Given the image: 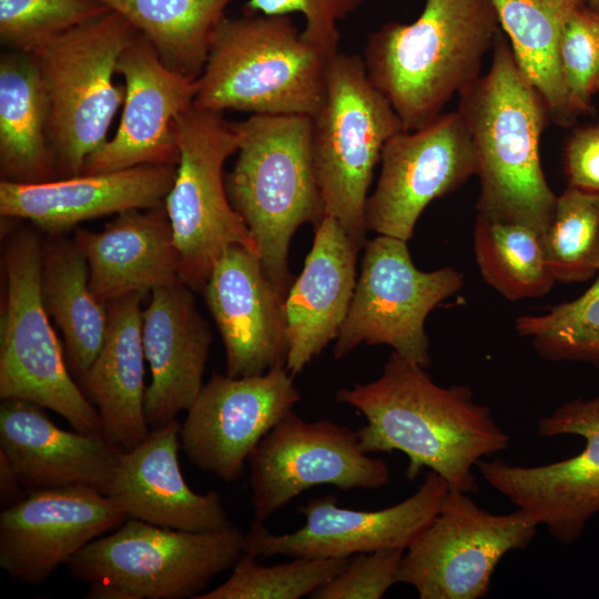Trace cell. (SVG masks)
I'll return each instance as SVG.
<instances>
[{
  "label": "cell",
  "instance_id": "6da1fadb",
  "mask_svg": "<svg viewBox=\"0 0 599 599\" xmlns=\"http://www.w3.org/2000/svg\"><path fill=\"white\" fill-rule=\"evenodd\" d=\"M426 369L393 352L377 379L339 389L336 402L366 418L357 430L364 453L400 451L407 479L426 467L449 490L477 491V463L506 450L510 438L469 386L443 387Z\"/></svg>",
  "mask_w": 599,
  "mask_h": 599
},
{
  "label": "cell",
  "instance_id": "7a4b0ae2",
  "mask_svg": "<svg viewBox=\"0 0 599 599\" xmlns=\"http://www.w3.org/2000/svg\"><path fill=\"white\" fill-rule=\"evenodd\" d=\"M491 58L488 72L459 93L457 109L475 152L477 214L541 234L557 202L540 161V139L550 113L502 32Z\"/></svg>",
  "mask_w": 599,
  "mask_h": 599
},
{
  "label": "cell",
  "instance_id": "3957f363",
  "mask_svg": "<svg viewBox=\"0 0 599 599\" xmlns=\"http://www.w3.org/2000/svg\"><path fill=\"white\" fill-rule=\"evenodd\" d=\"M500 32L491 0H426L412 23L392 21L372 32L363 60L404 129L413 131L480 77Z\"/></svg>",
  "mask_w": 599,
  "mask_h": 599
},
{
  "label": "cell",
  "instance_id": "277c9868",
  "mask_svg": "<svg viewBox=\"0 0 599 599\" xmlns=\"http://www.w3.org/2000/svg\"><path fill=\"white\" fill-rule=\"evenodd\" d=\"M237 159L225 176L229 199L248 227L262 265L282 294L293 283L295 231L325 216L312 153V116L252 114L236 122Z\"/></svg>",
  "mask_w": 599,
  "mask_h": 599
},
{
  "label": "cell",
  "instance_id": "5b68a950",
  "mask_svg": "<svg viewBox=\"0 0 599 599\" xmlns=\"http://www.w3.org/2000/svg\"><path fill=\"white\" fill-rule=\"evenodd\" d=\"M329 59L304 40L290 16L225 17L197 79L194 105L313 116L324 98Z\"/></svg>",
  "mask_w": 599,
  "mask_h": 599
},
{
  "label": "cell",
  "instance_id": "8992f818",
  "mask_svg": "<svg viewBox=\"0 0 599 599\" xmlns=\"http://www.w3.org/2000/svg\"><path fill=\"white\" fill-rule=\"evenodd\" d=\"M244 540L235 525L195 532L126 518L65 567L89 585L90 599H195L214 577L233 568Z\"/></svg>",
  "mask_w": 599,
  "mask_h": 599
},
{
  "label": "cell",
  "instance_id": "52a82bcc",
  "mask_svg": "<svg viewBox=\"0 0 599 599\" xmlns=\"http://www.w3.org/2000/svg\"><path fill=\"white\" fill-rule=\"evenodd\" d=\"M138 33L109 10L32 53L47 92L48 139L58 179L80 175L88 156L108 141L125 98V85H116L113 74Z\"/></svg>",
  "mask_w": 599,
  "mask_h": 599
},
{
  "label": "cell",
  "instance_id": "ba28073f",
  "mask_svg": "<svg viewBox=\"0 0 599 599\" xmlns=\"http://www.w3.org/2000/svg\"><path fill=\"white\" fill-rule=\"evenodd\" d=\"M312 153L325 215L365 245V207L387 141L405 130L367 75L364 60L337 52L327 65L322 104L312 116Z\"/></svg>",
  "mask_w": 599,
  "mask_h": 599
},
{
  "label": "cell",
  "instance_id": "9c48e42d",
  "mask_svg": "<svg viewBox=\"0 0 599 599\" xmlns=\"http://www.w3.org/2000/svg\"><path fill=\"white\" fill-rule=\"evenodd\" d=\"M42 253L40 240L29 229L16 231L6 242L0 397L51 409L74 430L102 434L100 415L70 375L49 322L41 293Z\"/></svg>",
  "mask_w": 599,
  "mask_h": 599
},
{
  "label": "cell",
  "instance_id": "30bf717a",
  "mask_svg": "<svg viewBox=\"0 0 599 599\" xmlns=\"http://www.w3.org/2000/svg\"><path fill=\"white\" fill-rule=\"evenodd\" d=\"M180 159L164 200L177 253L179 278L202 292L223 253L243 245L257 254L256 243L226 191L223 165L237 152L235 122L195 105L175 121Z\"/></svg>",
  "mask_w": 599,
  "mask_h": 599
},
{
  "label": "cell",
  "instance_id": "8fae6325",
  "mask_svg": "<svg viewBox=\"0 0 599 599\" xmlns=\"http://www.w3.org/2000/svg\"><path fill=\"white\" fill-rule=\"evenodd\" d=\"M464 274L450 266L418 270L407 241L378 235L366 241L362 268L334 357H345L361 344L388 345L407 361L432 364L425 331L428 314L461 290Z\"/></svg>",
  "mask_w": 599,
  "mask_h": 599
},
{
  "label": "cell",
  "instance_id": "7c38bea8",
  "mask_svg": "<svg viewBox=\"0 0 599 599\" xmlns=\"http://www.w3.org/2000/svg\"><path fill=\"white\" fill-rule=\"evenodd\" d=\"M538 524L524 510L493 514L466 493L448 490L433 520L406 548L398 582L420 599H480L499 561L525 550Z\"/></svg>",
  "mask_w": 599,
  "mask_h": 599
},
{
  "label": "cell",
  "instance_id": "4fadbf2b",
  "mask_svg": "<svg viewBox=\"0 0 599 599\" xmlns=\"http://www.w3.org/2000/svg\"><path fill=\"white\" fill-rule=\"evenodd\" d=\"M537 434L577 435L585 439V448L541 466L484 458L476 467L495 490L545 526L557 541L570 545L599 514V395L564 403L539 419Z\"/></svg>",
  "mask_w": 599,
  "mask_h": 599
},
{
  "label": "cell",
  "instance_id": "5bb4252c",
  "mask_svg": "<svg viewBox=\"0 0 599 599\" xmlns=\"http://www.w3.org/2000/svg\"><path fill=\"white\" fill-rule=\"evenodd\" d=\"M247 464L260 522L318 485L379 489L390 479L388 466L362 450L357 430L329 419L306 422L293 410L263 437Z\"/></svg>",
  "mask_w": 599,
  "mask_h": 599
},
{
  "label": "cell",
  "instance_id": "9a60e30c",
  "mask_svg": "<svg viewBox=\"0 0 599 599\" xmlns=\"http://www.w3.org/2000/svg\"><path fill=\"white\" fill-rule=\"evenodd\" d=\"M380 163L377 185L366 202V230L404 241L412 238L432 201L476 174L473 143L457 110L395 134L385 144Z\"/></svg>",
  "mask_w": 599,
  "mask_h": 599
},
{
  "label": "cell",
  "instance_id": "2e32d148",
  "mask_svg": "<svg viewBox=\"0 0 599 599\" xmlns=\"http://www.w3.org/2000/svg\"><path fill=\"white\" fill-rule=\"evenodd\" d=\"M300 399L286 365L245 377L214 374L181 423V448L200 470L235 481L253 449Z\"/></svg>",
  "mask_w": 599,
  "mask_h": 599
},
{
  "label": "cell",
  "instance_id": "e0dca14e",
  "mask_svg": "<svg viewBox=\"0 0 599 599\" xmlns=\"http://www.w3.org/2000/svg\"><path fill=\"white\" fill-rule=\"evenodd\" d=\"M448 490L446 480L429 470L412 496L379 510L341 507L333 495L314 498L297 508L305 524L293 532L273 534L254 520L245 532L244 552L256 558H342L386 548L406 550L436 516Z\"/></svg>",
  "mask_w": 599,
  "mask_h": 599
},
{
  "label": "cell",
  "instance_id": "ac0fdd59",
  "mask_svg": "<svg viewBox=\"0 0 599 599\" xmlns=\"http://www.w3.org/2000/svg\"><path fill=\"white\" fill-rule=\"evenodd\" d=\"M125 519L108 496L91 487L28 490L0 514V567L14 580L40 585Z\"/></svg>",
  "mask_w": 599,
  "mask_h": 599
},
{
  "label": "cell",
  "instance_id": "d6986e66",
  "mask_svg": "<svg viewBox=\"0 0 599 599\" xmlns=\"http://www.w3.org/2000/svg\"><path fill=\"white\" fill-rule=\"evenodd\" d=\"M116 73L125 85L120 125L112 139L88 156L81 174L177 165L175 121L194 105L197 79L169 69L140 33L121 53Z\"/></svg>",
  "mask_w": 599,
  "mask_h": 599
},
{
  "label": "cell",
  "instance_id": "ffe728a7",
  "mask_svg": "<svg viewBox=\"0 0 599 599\" xmlns=\"http://www.w3.org/2000/svg\"><path fill=\"white\" fill-rule=\"evenodd\" d=\"M203 294L223 341L226 375H261L286 365V296L268 277L255 251L243 245L226 248Z\"/></svg>",
  "mask_w": 599,
  "mask_h": 599
},
{
  "label": "cell",
  "instance_id": "44dd1931",
  "mask_svg": "<svg viewBox=\"0 0 599 599\" xmlns=\"http://www.w3.org/2000/svg\"><path fill=\"white\" fill-rule=\"evenodd\" d=\"M180 429L174 418L123 450L104 495L126 518L160 527L202 532L234 526L216 491L197 494L186 484L179 464Z\"/></svg>",
  "mask_w": 599,
  "mask_h": 599
},
{
  "label": "cell",
  "instance_id": "7402d4cb",
  "mask_svg": "<svg viewBox=\"0 0 599 599\" xmlns=\"http://www.w3.org/2000/svg\"><path fill=\"white\" fill-rule=\"evenodd\" d=\"M175 174L176 165L145 164L40 183L1 180L0 213L60 234L90 219L162 204Z\"/></svg>",
  "mask_w": 599,
  "mask_h": 599
},
{
  "label": "cell",
  "instance_id": "603a6c76",
  "mask_svg": "<svg viewBox=\"0 0 599 599\" xmlns=\"http://www.w3.org/2000/svg\"><path fill=\"white\" fill-rule=\"evenodd\" d=\"M193 292L177 280L154 288L143 309L142 343L151 370L144 413L151 428L187 410L204 385L212 336Z\"/></svg>",
  "mask_w": 599,
  "mask_h": 599
},
{
  "label": "cell",
  "instance_id": "cb8c5ba5",
  "mask_svg": "<svg viewBox=\"0 0 599 599\" xmlns=\"http://www.w3.org/2000/svg\"><path fill=\"white\" fill-rule=\"evenodd\" d=\"M122 451L102 434L58 427L35 404L2 399L0 454L27 491L82 486L104 494Z\"/></svg>",
  "mask_w": 599,
  "mask_h": 599
},
{
  "label": "cell",
  "instance_id": "d4e9b609",
  "mask_svg": "<svg viewBox=\"0 0 599 599\" xmlns=\"http://www.w3.org/2000/svg\"><path fill=\"white\" fill-rule=\"evenodd\" d=\"M314 227L312 248L285 297L286 368L294 376L337 338L354 295L362 248L329 215Z\"/></svg>",
  "mask_w": 599,
  "mask_h": 599
},
{
  "label": "cell",
  "instance_id": "484cf974",
  "mask_svg": "<svg viewBox=\"0 0 599 599\" xmlns=\"http://www.w3.org/2000/svg\"><path fill=\"white\" fill-rule=\"evenodd\" d=\"M89 286L102 303L152 292L179 278V253L164 202L118 214L102 232L77 230Z\"/></svg>",
  "mask_w": 599,
  "mask_h": 599
},
{
  "label": "cell",
  "instance_id": "4316f807",
  "mask_svg": "<svg viewBox=\"0 0 599 599\" xmlns=\"http://www.w3.org/2000/svg\"><path fill=\"white\" fill-rule=\"evenodd\" d=\"M133 293L108 303V331L94 362L78 379L97 408L102 434L122 450H130L149 435L144 413V349L142 300Z\"/></svg>",
  "mask_w": 599,
  "mask_h": 599
},
{
  "label": "cell",
  "instance_id": "83f0119b",
  "mask_svg": "<svg viewBox=\"0 0 599 599\" xmlns=\"http://www.w3.org/2000/svg\"><path fill=\"white\" fill-rule=\"evenodd\" d=\"M49 103L31 53L0 55V174L17 183L58 179L48 139Z\"/></svg>",
  "mask_w": 599,
  "mask_h": 599
},
{
  "label": "cell",
  "instance_id": "f1b7e54d",
  "mask_svg": "<svg viewBox=\"0 0 599 599\" xmlns=\"http://www.w3.org/2000/svg\"><path fill=\"white\" fill-rule=\"evenodd\" d=\"M515 59L545 100L550 119L568 128L580 116L566 85L559 55L560 38L582 0H491Z\"/></svg>",
  "mask_w": 599,
  "mask_h": 599
},
{
  "label": "cell",
  "instance_id": "f546056e",
  "mask_svg": "<svg viewBox=\"0 0 599 599\" xmlns=\"http://www.w3.org/2000/svg\"><path fill=\"white\" fill-rule=\"evenodd\" d=\"M89 265L74 241L58 240L42 253L41 293L60 328L68 362L79 378L94 362L108 331V305L89 286Z\"/></svg>",
  "mask_w": 599,
  "mask_h": 599
},
{
  "label": "cell",
  "instance_id": "4dcf8cb0",
  "mask_svg": "<svg viewBox=\"0 0 599 599\" xmlns=\"http://www.w3.org/2000/svg\"><path fill=\"white\" fill-rule=\"evenodd\" d=\"M123 17L162 62L199 79L213 35L233 0H97Z\"/></svg>",
  "mask_w": 599,
  "mask_h": 599
},
{
  "label": "cell",
  "instance_id": "1f68e13d",
  "mask_svg": "<svg viewBox=\"0 0 599 599\" xmlns=\"http://www.w3.org/2000/svg\"><path fill=\"white\" fill-rule=\"evenodd\" d=\"M474 251L484 281L508 301L541 297L556 283L540 233L526 225L477 214Z\"/></svg>",
  "mask_w": 599,
  "mask_h": 599
},
{
  "label": "cell",
  "instance_id": "d6a6232c",
  "mask_svg": "<svg viewBox=\"0 0 599 599\" xmlns=\"http://www.w3.org/2000/svg\"><path fill=\"white\" fill-rule=\"evenodd\" d=\"M546 262L559 283H583L599 272V193L568 186L540 234Z\"/></svg>",
  "mask_w": 599,
  "mask_h": 599
},
{
  "label": "cell",
  "instance_id": "836d02e7",
  "mask_svg": "<svg viewBox=\"0 0 599 599\" xmlns=\"http://www.w3.org/2000/svg\"><path fill=\"white\" fill-rule=\"evenodd\" d=\"M515 328L545 359L599 367V272L582 295L546 313L519 316Z\"/></svg>",
  "mask_w": 599,
  "mask_h": 599
},
{
  "label": "cell",
  "instance_id": "e575fe53",
  "mask_svg": "<svg viewBox=\"0 0 599 599\" xmlns=\"http://www.w3.org/2000/svg\"><path fill=\"white\" fill-rule=\"evenodd\" d=\"M351 557L307 558L265 566L243 552L231 576L195 599H300L308 597L347 565Z\"/></svg>",
  "mask_w": 599,
  "mask_h": 599
},
{
  "label": "cell",
  "instance_id": "d590c367",
  "mask_svg": "<svg viewBox=\"0 0 599 599\" xmlns=\"http://www.w3.org/2000/svg\"><path fill=\"white\" fill-rule=\"evenodd\" d=\"M109 10L97 0H0V40L7 50L32 54Z\"/></svg>",
  "mask_w": 599,
  "mask_h": 599
},
{
  "label": "cell",
  "instance_id": "8d00e7d4",
  "mask_svg": "<svg viewBox=\"0 0 599 599\" xmlns=\"http://www.w3.org/2000/svg\"><path fill=\"white\" fill-rule=\"evenodd\" d=\"M560 64L573 106L581 115L593 112L592 95L599 78V12L580 3L564 27Z\"/></svg>",
  "mask_w": 599,
  "mask_h": 599
},
{
  "label": "cell",
  "instance_id": "74e56055",
  "mask_svg": "<svg viewBox=\"0 0 599 599\" xmlns=\"http://www.w3.org/2000/svg\"><path fill=\"white\" fill-rule=\"evenodd\" d=\"M404 552L403 548H386L354 555L341 572L309 598L380 599L398 582Z\"/></svg>",
  "mask_w": 599,
  "mask_h": 599
},
{
  "label": "cell",
  "instance_id": "f35d334b",
  "mask_svg": "<svg viewBox=\"0 0 599 599\" xmlns=\"http://www.w3.org/2000/svg\"><path fill=\"white\" fill-rule=\"evenodd\" d=\"M364 0H248L246 13L290 16L304 18V40L327 58L338 52L341 33L338 23L354 13Z\"/></svg>",
  "mask_w": 599,
  "mask_h": 599
},
{
  "label": "cell",
  "instance_id": "ab89813d",
  "mask_svg": "<svg viewBox=\"0 0 599 599\" xmlns=\"http://www.w3.org/2000/svg\"><path fill=\"white\" fill-rule=\"evenodd\" d=\"M564 164L568 186L599 193V123L572 131Z\"/></svg>",
  "mask_w": 599,
  "mask_h": 599
},
{
  "label": "cell",
  "instance_id": "60d3db41",
  "mask_svg": "<svg viewBox=\"0 0 599 599\" xmlns=\"http://www.w3.org/2000/svg\"><path fill=\"white\" fill-rule=\"evenodd\" d=\"M23 486L7 458L0 454V496L3 508L19 501L23 494Z\"/></svg>",
  "mask_w": 599,
  "mask_h": 599
},
{
  "label": "cell",
  "instance_id": "b9f144b4",
  "mask_svg": "<svg viewBox=\"0 0 599 599\" xmlns=\"http://www.w3.org/2000/svg\"><path fill=\"white\" fill-rule=\"evenodd\" d=\"M587 6L599 12V0H582Z\"/></svg>",
  "mask_w": 599,
  "mask_h": 599
},
{
  "label": "cell",
  "instance_id": "7bdbcfd3",
  "mask_svg": "<svg viewBox=\"0 0 599 599\" xmlns=\"http://www.w3.org/2000/svg\"><path fill=\"white\" fill-rule=\"evenodd\" d=\"M598 91H599V78H598L597 83H596V92H598Z\"/></svg>",
  "mask_w": 599,
  "mask_h": 599
}]
</instances>
